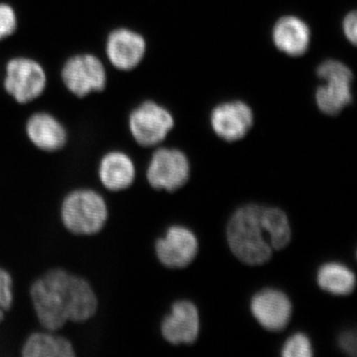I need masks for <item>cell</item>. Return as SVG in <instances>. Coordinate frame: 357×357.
Here are the masks:
<instances>
[{"mask_svg":"<svg viewBox=\"0 0 357 357\" xmlns=\"http://www.w3.org/2000/svg\"><path fill=\"white\" fill-rule=\"evenodd\" d=\"M189 177V160L180 150L159 148L152 155L146 170L150 187L158 191L175 192L188 182Z\"/></svg>","mask_w":357,"mask_h":357,"instance_id":"cell-8","label":"cell"},{"mask_svg":"<svg viewBox=\"0 0 357 357\" xmlns=\"http://www.w3.org/2000/svg\"><path fill=\"white\" fill-rule=\"evenodd\" d=\"M6 314L7 312L2 309L1 306H0V326H1L2 324L4 323V321H6Z\"/></svg>","mask_w":357,"mask_h":357,"instance_id":"cell-24","label":"cell"},{"mask_svg":"<svg viewBox=\"0 0 357 357\" xmlns=\"http://www.w3.org/2000/svg\"><path fill=\"white\" fill-rule=\"evenodd\" d=\"M144 36L128 27L112 30L105 39V52L107 61L114 69L130 72L142 63L146 55Z\"/></svg>","mask_w":357,"mask_h":357,"instance_id":"cell-9","label":"cell"},{"mask_svg":"<svg viewBox=\"0 0 357 357\" xmlns=\"http://www.w3.org/2000/svg\"><path fill=\"white\" fill-rule=\"evenodd\" d=\"M70 276L64 267H51L30 283L28 297L40 328L62 332L70 325Z\"/></svg>","mask_w":357,"mask_h":357,"instance_id":"cell-2","label":"cell"},{"mask_svg":"<svg viewBox=\"0 0 357 357\" xmlns=\"http://www.w3.org/2000/svg\"><path fill=\"white\" fill-rule=\"evenodd\" d=\"M22 357H76L72 340L62 332L36 328L26 335L20 347Z\"/></svg>","mask_w":357,"mask_h":357,"instance_id":"cell-17","label":"cell"},{"mask_svg":"<svg viewBox=\"0 0 357 357\" xmlns=\"http://www.w3.org/2000/svg\"><path fill=\"white\" fill-rule=\"evenodd\" d=\"M250 309L258 323L271 332L285 328L292 314V305L287 296L274 289L256 294Z\"/></svg>","mask_w":357,"mask_h":357,"instance_id":"cell-14","label":"cell"},{"mask_svg":"<svg viewBox=\"0 0 357 357\" xmlns=\"http://www.w3.org/2000/svg\"><path fill=\"white\" fill-rule=\"evenodd\" d=\"M3 89L20 105L38 100L48 84V76L41 63L35 59L18 56L6 63Z\"/></svg>","mask_w":357,"mask_h":357,"instance_id":"cell-5","label":"cell"},{"mask_svg":"<svg viewBox=\"0 0 357 357\" xmlns=\"http://www.w3.org/2000/svg\"><path fill=\"white\" fill-rule=\"evenodd\" d=\"M199 243L191 230L174 225L167 230L165 236L155 243V253L164 266L183 268L192 263L198 255Z\"/></svg>","mask_w":357,"mask_h":357,"instance_id":"cell-12","label":"cell"},{"mask_svg":"<svg viewBox=\"0 0 357 357\" xmlns=\"http://www.w3.org/2000/svg\"><path fill=\"white\" fill-rule=\"evenodd\" d=\"M59 218L70 236L89 238L98 236L107 227L109 204L102 192L93 188H74L61 199Z\"/></svg>","mask_w":357,"mask_h":357,"instance_id":"cell-3","label":"cell"},{"mask_svg":"<svg viewBox=\"0 0 357 357\" xmlns=\"http://www.w3.org/2000/svg\"><path fill=\"white\" fill-rule=\"evenodd\" d=\"M227 241L241 261L249 265L264 264L274 250H280L290 243V223L279 208L249 204L230 218Z\"/></svg>","mask_w":357,"mask_h":357,"instance_id":"cell-1","label":"cell"},{"mask_svg":"<svg viewBox=\"0 0 357 357\" xmlns=\"http://www.w3.org/2000/svg\"><path fill=\"white\" fill-rule=\"evenodd\" d=\"M319 287L333 295H349L356 287V276L340 263H326L318 272Z\"/></svg>","mask_w":357,"mask_h":357,"instance_id":"cell-18","label":"cell"},{"mask_svg":"<svg viewBox=\"0 0 357 357\" xmlns=\"http://www.w3.org/2000/svg\"><path fill=\"white\" fill-rule=\"evenodd\" d=\"M312 32L302 18L286 15L276 21L272 29V41L282 53L301 57L309 50Z\"/></svg>","mask_w":357,"mask_h":357,"instance_id":"cell-16","label":"cell"},{"mask_svg":"<svg viewBox=\"0 0 357 357\" xmlns=\"http://www.w3.org/2000/svg\"><path fill=\"white\" fill-rule=\"evenodd\" d=\"M65 88L77 98L102 93L107 86V72L98 56L91 53L70 56L61 70Z\"/></svg>","mask_w":357,"mask_h":357,"instance_id":"cell-6","label":"cell"},{"mask_svg":"<svg viewBox=\"0 0 357 357\" xmlns=\"http://www.w3.org/2000/svg\"><path fill=\"white\" fill-rule=\"evenodd\" d=\"M161 333L172 344H192L199 333V312L189 301H178L173 304L170 314L161 324Z\"/></svg>","mask_w":357,"mask_h":357,"instance_id":"cell-15","label":"cell"},{"mask_svg":"<svg viewBox=\"0 0 357 357\" xmlns=\"http://www.w3.org/2000/svg\"><path fill=\"white\" fill-rule=\"evenodd\" d=\"M174 124L170 110L154 100L141 102L128 116L129 132L142 147H153L163 142Z\"/></svg>","mask_w":357,"mask_h":357,"instance_id":"cell-7","label":"cell"},{"mask_svg":"<svg viewBox=\"0 0 357 357\" xmlns=\"http://www.w3.org/2000/svg\"><path fill=\"white\" fill-rule=\"evenodd\" d=\"M25 135L33 146L46 154L63 151L69 141L64 123L48 112H34L28 117Z\"/></svg>","mask_w":357,"mask_h":357,"instance_id":"cell-10","label":"cell"},{"mask_svg":"<svg viewBox=\"0 0 357 357\" xmlns=\"http://www.w3.org/2000/svg\"><path fill=\"white\" fill-rule=\"evenodd\" d=\"M282 356L285 357H310L312 356L311 340L304 333L292 335L282 349Z\"/></svg>","mask_w":357,"mask_h":357,"instance_id":"cell-21","label":"cell"},{"mask_svg":"<svg viewBox=\"0 0 357 357\" xmlns=\"http://www.w3.org/2000/svg\"><path fill=\"white\" fill-rule=\"evenodd\" d=\"M340 347H342V351L347 354L356 356V333L352 332H347L340 335Z\"/></svg>","mask_w":357,"mask_h":357,"instance_id":"cell-23","label":"cell"},{"mask_svg":"<svg viewBox=\"0 0 357 357\" xmlns=\"http://www.w3.org/2000/svg\"><path fill=\"white\" fill-rule=\"evenodd\" d=\"M15 301V281L13 273L0 265V306L6 312L13 309Z\"/></svg>","mask_w":357,"mask_h":357,"instance_id":"cell-19","label":"cell"},{"mask_svg":"<svg viewBox=\"0 0 357 357\" xmlns=\"http://www.w3.org/2000/svg\"><path fill=\"white\" fill-rule=\"evenodd\" d=\"M342 31L345 38L351 44L356 45L357 42V15L356 11H351L345 15L342 21Z\"/></svg>","mask_w":357,"mask_h":357,"instance_id":"cell-22","label":"cell"},{"mask_svg":"<svg viewBox=\"0 0 357 357\" xmlns=\"http://www.w3.org/2000/svg\"><path fill=\"white\" fill-rule=\"evenodd\" d=\"M18 29L15 8L7 2H0V42L10 38Z\"/></svg>","mask_w":357,"mask_h":357,"instance_id":"cell-20","label":"cell"},{"mask_svg":"<svg viewBox=\"0 0 357 357\" xmlns=\"http://www.w3.org/2000/svg\"><path fill=\"white\" fill-rule=\"evenodd\" d=\"M317 75L323 82L314 93L319 112L332 116L340 114L352 100L351 70L340 61L331 59L319 64Z\"/></svg>","mask_w":357,"mask_h":357,"instance_id":"cell-4","label":"cell"},{"mask_svg":"<svg viewBox=\"0 0 357 357\" xmlns=\"http://www.w3.org/2000/svg\"><path fill=\"white\" fill-rule=\"evenodd\" d=\"M96 173L102 189L114 194L128 191L136 180L135 163L121 150L105 152L98 161Z\"/></svg>","mask_w":357,"mask_h":357,"instance_id":"cell-13","label":"cell"},{"mask_svg":"<svg viewBox=\"0 0 357 357\" xmlns=\"http://www.w3.org/2000/svg\"><path fill=\"white\" fill-rule=\"evenodd\" d=\"M255 115L248 103L231 100L220 103L211 114V126L218 137L234 142L245 137L253 126Z\"/></svg>","mask_w":357,"mask_h":357,"instance_id":"cell-11","label":"cell"}]
</instances>
